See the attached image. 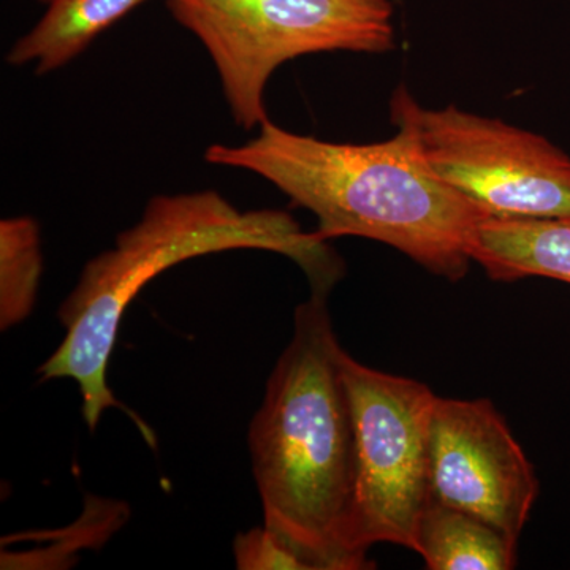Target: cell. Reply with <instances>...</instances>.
<instances>
[{
  "instance_id": "7c38bea8",
  "label": "cell",
  "mask_w": 570,
  "mask_h": 570,
  "mask_svg": "<svg viewBox=\"0 0 570 570\" xmlns=\"http://www.w3.org/2000/svg\"><path fill=\"white\" fill-rule=\"evenodd\" d=\"M234 558L239 570H313L265 524L236 535Z\"/></svg>"
},
{
  "instance_id": "6da1fadb",
  "label": "cell",
  "mask_w": 570,
  "mask_h": 570,
  "mask_svg": "<svg viewBox=\"0 0 570 570\" xmlns=\"http://www.w3.org/2000/svg\"><path fill=\"white\" fill-rule=\"evenodd\" d=\"M255 249L285 255L309 279L313 294L328 296L344 273L325 239L306 234L288 213L239 212L216 190L156 195L141 219L116 236L115 246L82 268L58 318L62 343L37 370L41 382L71 379L80 389L81 414L96 430L108 409H121L151 448L156 439L135 412L116 400L108 365L130 303L154 277L190 258L225 250Z\"/></svg>"
},
{
  "instance_id": "277c9868",
  "label": "cell",
  "mask_w": 570,
  "mask_h": 570,
  "mask_svg": "<svg viewBox=\"0 0 570 570\" xmlns=\"http://www.w3.org/2000/svg\"><path fill=\"white\" fill-rule=\"evenodd\" d=\"M212 56L238 126L268 121L265 88L277 67L326 51L395 47L392 0H167Z\"/></svg>"
},
{
  "instance_id": "8992f818",
  "label": "cell",
  "mask_w": 570,
  "mask_h": 570,
  "mask_svg": "<svg viewBox=\"0 0 570 570\" xmlns=\"http://www.w3.org/2000/svg\"><path fill=\"white\" fill-rule=\"evenodd\" d=\"M390 121L442 181L493 216L570 219V157L542 135L455 105L426 110L404 85Z\"/></svg>"
},
{
  "instance_id": "7a4b0ae2",
  "label": "cell",
  "mask_w": 570,
  "mask_h": 570,
  "mask_svg": "<svg viewBox=\"0 0 570 570\" xmlns=\"http://www.w3.org/2000/svg\"><path fill=\"white\" fill-rule=\"evenodd\" d=\"M205 159L275 184L317 217L325 242L374 239L453 283L466 276L475 228L493 216L442 181L401 130L354 145L292 134L268 119L245 145L209 146Z\"/></svg>"
},
{
  "instance_id": "8fae6325",
  "label": "cell",
  "mask_w": 570,
  "mask_h": 570,
  "mask_svg": "<svg viewBox=\"0 0 570 570\" xmlns=\"http://www.w3.org/2000/svg\"><path fill=\"white\" fill-rule=\"evenodd\" d=\"M43 255L40 228L32 217L0 223V328L22 324L36 307Z\"/></svg>"
},
{
  "instance_id": "52a82bcc",
  "label": "cell",
  "mask_w": 570,
  "mask_h": 570,
  "mask_svg": "<svg viewBox=\"0 0 570 570\" xmlns=\"http://www.w3.org/2000/svg\"><path fill=\"white\" fill-rule=\"evenodd\" d=\"M430 466L433 501L471 513L519 542L539 480L491 401L436 397Z\"/></svg>"
},
{
  "instance_id": "5b68a950",
  "label": "cell",
  "mask_w": 570,
  "mask_h": 570,
  "mask_svg": "<svg viewBox=\"0 0 570 570\" xmlns=\"http://www.w3.org/2000/svg\"><path fill=\"white\" fill-rule=\"evenodd\" d=\"M355 428V485L348 550L373 569L367 551L395 543L415 551L423 513L433 502L430 422L436 395L425 384L362 365L343 352Z\"/></svg>"
},
{
  "instance_id": "9c48e42d",
  "label": "cell",
  "mask_w": 570,
  "mask_h": 570,
  "mask_svg": "<svg viewBox=\"0 0 570 570\" xmlns=\"http://www.w3.org/2000/svg\"><path fill=\"white\" fill-rule=\"evenodd\" d=\"M148 0H51L47 13L7 55L11 66L36 62L39 75L61 69L96 37Z\"/></svg>"
},
{
  "instance_id": "ba28073f",
  "label": "cell",
  "mask_w": 570,
  "mask_h": 570,
  "mask_svg": "<svg viewBox=\"0 0 570 570\" xmlns=\"http://www.w3.org/2000/svg\"><path fill=\"white\" fill-rule=\"evenodd\" d=\"M469 257L501 283L539 276L570 284V219L485 217Z\"/></svg>"
},
{
  "instance_id": "4fadbf2b",
  "label": "cell",
  "mask_w": 570,
  "mask_h": 570,
  "mask_svg": "<svg viewBox=\"0 0 570 570\" xmlns=\"http://www.w3.org/2000/svg\"><path fill=\"white\" fill-rule=\"evenodd\" d=\"M40 2L50 3L51 0H40Z\"/></svg>"
},
{
  "instance_id": "30bf717a",
  "label": "cell",
  "mask_w": 570,
  "mask_h": 570,
  "mask_svg": "<svg viewBox=\"0 0 570 570\" xmlns=\"http://www.w3.org/2000/svg\"><path fill=\"white\" fill-rule=\"evenodd\" d=\"M415 553L430 570H509L517 566V542L478 517L436 501L420 520Z\"/></svg>"
},
{
  "instance_id": "3957f363",
  "label": "cell",
  "mask_w": 570,
  "mask_h": 570,
  "mask_svg": "<svg viewBox=\"0 0 570 570\" xmlns=\"http://www.w3.org/2000/svg\"><path fill=\"white\" fill-rule=\"evenodd\" d=\"M324 295L296 307L247 444L264 524L313 570H363L348 550L355 428Z\"/></svg>"
}]
</instances>
